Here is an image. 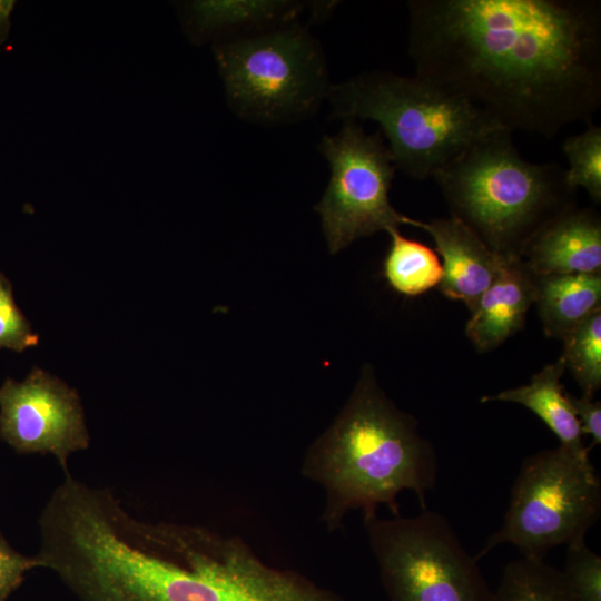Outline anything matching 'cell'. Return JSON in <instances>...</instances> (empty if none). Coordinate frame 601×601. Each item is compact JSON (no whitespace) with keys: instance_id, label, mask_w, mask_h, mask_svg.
<instances>
[{"instance_id":"6da1fadb","label":"cell","mask_w":601,"mask_h":601,"mask_svg":"<svg viewBox=\"0 0 601 601\" xmlns=\"http://www.w3.org/2000/svg\"><path fill=\"white\" fill-rule=\"evenodd\" d=\"M415 76L501 128L553 139L601 106L598 0H411Z\"/></svg>"},{"instance_id":"7a4b0ae2","label":"cell","mask_w":601,"mask_h":601,"mask_svg":"<svg viewBox=\"0 0 601 601\" xmlns=\"http://www.w3.org/2000/svg\"><path fill=\"white\" fill-rule=\"evenodd\" d=\"M85 559L120 601H345L266 563L240 538L129 513L99 528Z\"/></svg>"},{"instance_id":"3957f363","label":"cell","mask_w":601,"mask_h":601,"mask_svg":"<svg viewBox=\"0 0 601 601\" xmlns=\"http://www.w3.org/2000/svg\"><path fill=\"white\" fill-rule=\"evenodd\" d=\"M437 469L435 450L416 421L366 372L333 424L306 451L300 473L323 489L319 521L333 532L351 511L367 515L384 505L400 515L397 497L404 491L427 509Z\"/></svg>"},{"instance_id":"277c9868","label":"cell","mask_w":601,"mask_h":601,"mask_svg":"<svg viewBox=\"0 0 601 601\" xmlns=\"http://www.w3.org/2000/svg\"><path fill=\"white\" fill-rule=\"evenodd\" d=\"M511 131L496 128L440 168L436 181L453 217L499 255H516L546 221L572 207L575 191L559 164L525 160Z\"/></svg>"},{"instance_id":"5b68a950","label":"cell","mask_w":601,"mask_h":601,"mask_svg":"<svg viewBox=\"0 0 601 601\" xmlns=\"http://www.w3.org/2000/svg\"><path fill=\"white\" fill-rule=\"evenodd\" d=\"M328 97L344 121L377 122L395 168L416 180L433 177L473 141L501 128L469 101L418 76L365 71L331 86Z\"/></svg>"},{"instance_id":"8992f818","label":"cell","mask_w":601,"mask_h":601,"mask_svg":"<svg viewBox=\"0 0 601 601\" xmlns=\"http://www.w3.org/2000/svg\"><path fill=\"white\" fill-rule=\"evenodd\" d=\"M214 52L230 107L248 120H298L328 97L318 42L295 20L220 38Z\"/></svg>"},{"instance_id":"52a82bcc","label":"cell","mask_w":601,"mask_h":601,"mask_svg":"<svg viewBox=\"0 0 601 601\" xmlns=\"http://www.w3.org/2000/svg\"><path fill=\"white\" fill-rule=\"evenodd\" d=\"M601 512V481L590 457L562 446L528 456L511 490L501 528L475 559L502 544L523 558L544 560L553 548L585 539Z\"/></svg>"},{"instance_id":"ba28073f","label":"cell","mask_w":601,"mask_h":601,"mask_svg":"<svg viewBox=\"0 0 601 601\" xmlns=\"http://www.w3.org/2000/svg\"><path fill=\"white\" fill-rule=\"evenodd\" d=\"M364 528L391 601H493L491 590L446 518L364 515Z\"/></svg>"},{"instance_id":"9c48e42d","label":"cell","mask_w":601,"mask_h":601,"mask_svg":"<svg viewBox=\"0 0 601 601\" xmlns=\"http://www.w3.org/2000/svg\"><path fill=\"white\" fill-rule=\"evenodd\" d=\"M319 150L329 164L331 178L316 210L332 254L361 237L412 226L413 218L391 205L396 168L378 132L368 135L347 120L336 135L322 139Z\"/></svg>"},{"instance_id":"30bf717a","label":"cell","mask_w":601,"mask_h":601,"mask_svg":"<svg viewBox=\"0 0 601 601\" xmlns=\"http://www.w3.org/2000/svg\"><path fill=\"white\" fill-rule=\"evenodd\" d=\"M0 437L18 453L52 454L65 472L68 457L89 445L77 392L38 367L0 386Z\"/></svg>"},{"instance_id":"8fae6325","label":"cell","mask_w":601,"mask_h":601,"mask_svg":"<svg viewBox=\"0 0 601 601\" xmlns=\"http://www.w3.org/2000/svg\"><path fill=\"white\" fill-rule=\"evenodd\" d=\"M535 276L600 274L601 223L589 209H565L542 225L519 257Z\"/></svg>"},{"instance_id":"7c38bea8","label":"cell","mask_w":601,"mask_h":601,"mask_svg":"<svg viewBox=\"0 0 601 601\" xmlns=\"http://www.w3.org/2000/svg\"><path fill=\"white\" fill-rule=\"evenodd\" d=\"M412 226L431 235L443 258L441 292L451 299L464 302L473 311L495 278L502 255L453 216L428 223L413 219Z\"/></svg>"},{"instance_id":"4fadbf2b","label":"cell","mask_w":601,"mask_h":601,"mask_svg":"<svg viewBox=\"0 0 601 601\" xmlns=\"http://www.w3.org/2000/svg\"><path fill=\"white\" fill-rule=\"evenodd\" d=\"M535 290L534 275L521 258L502 255L495 278L472 311L469 338L479 349L500 345L523 326Z\"/></svg>"},{"instance_id":"5bb4252c","label":"cell","mask_w":601,"mask_h":601,"mask_svg":"<svg viewBox=\"0 0 601 601\" xmlns=\"http://www.w3.org/2000/svg\"><path fill=\"white\" fill-rule=\"evenodd\" d=\"M303 4L273 0H204L181 7L186 32L195 41L250 32L295 20Z\"/></svg>"},{"instance_id":"9a60e30c","label":"cell","mask_w":601,"mask_h":601,"mask_svg":"<svg viewBox=\"0 0 601 601\" xmlns=\"http://www.w3.org/2000/svg\"><path fill=\"white\" fill-rule=\"evenodd\" d=\"M564 370L565 363L561 357L535 374L529 384L485 396L482 402L523 405L546 424L560 441V446L577 456L589 457L590 447L583 444L579 421L561 384Z\"/></svg>"},{"instance_id":"2e32d148","label":"cell","mask_w":601,"mask_h":601,"mask_svg":"<svg viewBox=\"0 0 601 601\" xmlns=\"http://www.w3.org/2000/svg\"><path fill=\"white\" fill-rule=\"evenodd\" d=\"M535 300L545 333L563 338L600 311L601 275L569 274L535 278Z\"/></svg>"},{"instance_id":"e0dca14e","label":"cell","mask_w":601,"mask_h":601,"mask_svg":"<svg viewBox=\"0 0 601 601\" xmlns=\"http://www.w3.org/2000/svg\"><path fill=\"white\" fill-rule=\"evenodd\" d=\"M387 233L391 244L383 272L393 289L406 296H416L441 283L443 268L433 249L404 237L398 229Z\"/></svg>"},{"instance_id":"ac0fdd59","label":"cell","mask_w":601,"mask_h":601,"mask_svg":"<svg viewBox=\"0 0 601 601\" xmlns=\"http://www.w3.org/2000/svg\"><path fill=\"white\" fill-rule=\"evenodd\" d=\"M493 601H579L560 569L544 560L510 562L493 590Z\"/></svg>"},{"instance_id":"d6986e66","label":"cell","mask_w":601,"mask_h":601,"mask_svg":"<svg viewBox=\"0 0 601 601\" xmlns=\"http://www.w3.org/2000/svg\"><path fill=\"white\" fill-rule=\"evenodd\" d=\"M563 361L582 395L593 397L601 386V311L595 312L564 337Z\"/></svg>"},{"instance_id":"ffe728a7","label":"cell","mask_w":601,"mask_h":601,"mask_svg":"<svg viewBox=\"0 0 601 601\" xmlns=\"http://www.w3.org/2000/svg\"><path fill=\"white\" fill-rule=\"evenodd\" d=\"M569 161L566 181L573 188H583L594 203L601 201V127L593 122L568 137L562 145Z\"/></svg>"},{"instance_id":"44dd1931","label":"cell","mask_w":601,"mask_h":601,"mask_svg":"<svg viewBox=\"0 0 601 601\" xmlns=\"http://www.w3.org/2000/svg\"><path fill=\"white\" fill-rule=\"evenodd\" d=\"M561 571L579 601H601V558L587 545L585 539L566 545Z\"/></svg>"},{"instance_id":"7402d4cb","label":"cell","mask_w":601,"mask_h":601,"mask_svg":"<svg viewBox=\"0 0 601 601\" xmlns=\"http://www.w3.org/2000/svg\"><path fill=\"white\" fill-rule=\"evenodd\" d=\"M38 342V334L16 304L10 280L0 273V349L22 353Z\"/></svg>"},{"instance_id":"603a6c76","label":"cell","mask_w":601,"mask_h":601,"mask_svg":"<svg viewBox=\"0 0 601 601\" xmlns=\"http://www.w3.org/2000/svg\"><path fill=\"white\" fill-rule=\"evenodd\" d=\"M38 566L43 568V564L37 555L19 553L0 534V601H7L22 583L24 574Z\"/></svg>"},{"instance_id":"cb8c5ba5","label":"cell","mask_w":601,"mask_h":601,"mask_svg":"<svg viewBox=\"0 0 601 601\" xmlns=\"http://www.w3.org/2000/svg\"><path fill=\"white\" fill-rule=\"evenodd\" d=\"M573 413L579 421L582 434L590 435L592 446L601 443V403L593 397H577L568 393Z\"/></svg>"},{"instance_id":"d4e9b609","label":"cell","mask_w":601,"mask_h":601,"mask_svg":"<svg viewBox=\"0 0 601 601\" xmlns=\"http://www.w3.org/2000/svg\"><path fill=\"white\" fill-rule=\"evenodd\" d=\"M14 1L0 0V45H2L9 35L10 14L14 8Z\"/></svg>"}]
</instances>
